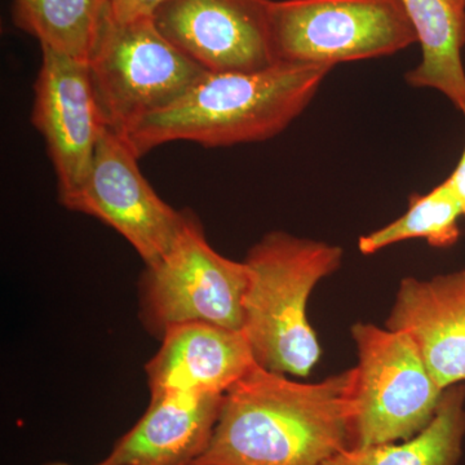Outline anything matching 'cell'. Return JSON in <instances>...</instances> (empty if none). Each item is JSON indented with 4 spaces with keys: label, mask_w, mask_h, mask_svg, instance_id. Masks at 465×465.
<instances>
[{
    "label": "cell",
    "mask_w": 465,
    "mask_h": 465,
    "mask_svg": "<svg viewBox=\"0 0 465 465\" xmlns=\"http://www.w3.org/2000/svg\"><path fill=\"white\" fill-rule=\"evenodd\" d=\"M353 369L317 384L260 365L224 394L206 451L192 465H324L351 448Z\"/></svg>",
    "instance_id": "cell-1"
},
{
    "label": "cell",
    "mask_w": 465,
    "mask_h": 465,
    "mask_svg": "<svg viewBox=\"0 0 465 465\" xmlns=\"http://www.w3.org/2000/svg\"><path fill=\"white\" fill-rule=\"evenodd\" d=\"M331 69L275 64L260 72L206 73L179 100L122 137L139 158L173 142L207 148L265 142L304 112Z\"/></svg>",
    "instance_id": "cell-2"
},
{
    "label": "cell",
    "mask_w": 465,
    "mask_h": 465,
    "mask_svg": "<svg viewBox=\"0 0 465 465\" xmlns=\"http://www.w3.org/2000/svg\"><path fill=\"white\" fill-rule=\"evenodd\" d=\"M341 258V247L284 232H269L250 250L242 331L258 365L282 375L311 372L321 347L308 321L309 296Z\"/></svg>",
    "instance_id": "cell-3"
},
{
    "label": "cell",
    "mask_w": 465,
    "mask_h": 465,
    "mask_svg": "<svg viewBox=\"0 0 465 465\" xmlns=\"http://www.w3.org/2000/svg\"><path fill=\"white\" fill-rule=\"evenodd\" d=\"M358 351L349 394L351 448L411 439L432 421L442 388L407 333L357 323Z\"/></svg>",
    "instance_id": "cell-4"
},
{
    "label": "cell",
    "mask_w": 465,
    "mask_h": 465,
    "mask_svg": "<svg viewBox=\"0 0 465 465\" xmlns=\"http://www.w3.org/2000/svg\"><path fill=\"white\" fill-rule=\"evenodd\" d=\"M87 64L106 128L119 136L179 100L207 73L159 32L153 17L110 16Z\"/></svg>",
    "instance_id": "cell-5"
},
{
    "label": "cell",
    "mask_w": 465,
    "mask_h": 465,
    "mask_svg": "<svg viewBox=\"0 0 465 465\" xmlns=\"http://www.w3.org/2000/svg\"><path fill=\"white\" fill-rule=\"evenodd\" d=\"M271 36L275 63L331 67L418 42L401 0H272Z\"/></svg>",
    "instance_id": "cell-6"
},
{
    "label": "cell",
    "mask_w": 465,
    "mask_h": 465,
    "mask_svg": "<svg viewBox=\"0 0 465 465\" xmlns=\"http://www.w3.org/2000/svg\"><path fill=\"white\" fill-rule=\"evenodd\" d=\"M250 282L246 262H232L210 246L200 220L188 211L173 249L148 266L142 281L143 320L150 332L174 324L206 322L240 330Z\"/></svg>",
    "instance_id": "cell-7"
},
{
    "label": "cell",
    "mask_w": 465,
    "mask_h": 465,
    "mask_svg": "<svg viewBox=\"0 0 465 465\" xmlns=\"http://www.w3.org/2000/svg\"><path fill=\"white\" fill-rule=\"evenodd\" d=\"M139 159L124 137L106 128L90 173L61 204L114 229L152 266L173 249L188 211L173 210L159 197L140 171Z\"/></svg>",
    "instance_id": "cell-8"
},
{
    "label": "cell",
    "mask_w": 465,
    "mask_h": 465,
    "mask_svg": "<svg viewBox=\"0 0 465 465\" xmlns=\"http://www.w3.org/2000/svg\"><path fill=\"white\" fill-rule=\"evenodd\" d=\"M272 0H166L153 15L159 32L207 73L275 65Z\"/></svg>",
    "instance_id": "cell-9"
},
{
    "label": "cell",
    "mask_w": 465,
    "mask_h": 465,
    "mask_svg": "<svg viewBox=\"0 0 465 465\" xmlns=\"http://www.w3.org/2000/svg\"><path fill=\"white\" fill-rule=\"evenodd\" d=\"M32 122L54 164L61 203L84 182L106 130L87 63L42 48Z\"/></svg>",
    "instance_id": "cell-10"
},
{
    "label": "cell",
    "mask_w": 465,
    "mask_h": 465,
    "mask_svg": "<svg viewBox=\"0 0 465 465\" xmlns=\"http://www.w3.org/2000/svg\"><path fill=\"white\" fill-rule=\"evenodd\" d=\"M387 329L407 333L443 391L465 384V271L405 278Z\"/></svg>",
    "instance_id": "cell-11"
},
{
    "label": "cell",
    "mask_w": 465,
    "mask_h": 465,
    "mask_svg": "<svg viewBox=\"0 0 465 465\" xmlns=\"http://www.w3.org/2000/svg\"><path fill=\"white\" fill-rule=\"evenodd\" d=\"M146 365L150 393L225 394L258 362L240 330L206 322L174 324Z\"/></svg>",
    "instance_id": "cell-12"
},
{
    "label": "cell",
    "mask_w": 465,
    "mask_h": 465,
    "mask_svg": "<svg viewBox=\"0 0 465 465\" xmlns=\"http://www.w3.org/2000/svg\"><path fill=\"white\" fill-rule=\"evenodd\" d=\"M224 394L152 393L145 414L106 458L113 465H192L213 439Z\"/></svg>",
    "instance_id": "cell-13"
},
{
    "label": "cell",
    "mask_w": 465,
    "mask_h": 465,
    "mask_svg": "<svg viewBox=\"0 0 465 465\" xmlns=\"http://www.w3.org/2000/svg\"><path fill=\"white\" fill-rule=\"evenodd\" d=\"M421 47V61L407 73L412 87L433 88L465 116V7L458 0H401Z\"/></svg>",
    "instance_id": "cell-14"
},
{
    "label": "cell",
    "mask_w": 465,
    "mask_h": 465,
    "mask_svg": "<svg viewBox=\"0 0 465 465\" xmlns=\"http://www.w3.org/2000/svg\"><path fill=\"white\" fill-rule=\"evenodd\" d=\"M465 384L443 391L436 415L402 442L349 448L324 465H458L465 437Z\"/></svg>",
    "instance_id": "cell-15"
},
{
    "label": "cell",
    "mask_w": 465,
    "mask_h": 465,
    "mask_svg": "<svg viewBox=\"0 0 465 465\" xmlns=\"http://www.w3.org/2000/svg\"><path fill=\"white\" fill-rule=\"evenodd\" d=\"M110 17L109 0H14V21L45 50L87 63Z\"/></svg>",
    "instance_id": "cell-16"
},
{
    "label": "cell",
    "mask_w": 465,
    "mask_h": 465,
    "mask_svg": "<svg viewBox=\"0 0 465 465\" xmlns=\"http://www.w3.org/2000/svg\"><path fill=\"white\" fill-rule=\"evenodd\" d=\"M463 215L449 183L443 182L424 195H412L409 210L390 225L358 241L365 255L378 252L391 244L423 238L430 246L448 249L460 237L458 220Z\"/></svg>",
    "instance_id": "cell-17"
},
{
    "label": "cell",
    "mask_w": 465,
    "mask_h": 465,
    "mask_svg": "<svg viewBox=\"0 0 465 465\" xmlns=\"http://www.w3.org/2000/svg\"><path fill=\"white\" fill-rule=\"evenodd\" d=\"M166 0H109L110 16L115 20L153 17Z\"/></svg>",
    "instance_id": "cell-18"
},
{
    "label": "cell",
    "mask_w": 465,
    "mask_h": 465,
    "mask_svg": "<svg viewBox=\"0 0 465 465\" xmlns=\"http://www.w3.org/2000/svg\"><path fill=\"white\" fill-rule=\"evenodd\" d=\"M449 183L450 188L454 193L457 198L459 206L461 208V213L465 216V146L463 153H461L460 159H459L457 167L452 171L451 174L446 179Z\"/></svg>",
    "instance_id": "cell-19"
},
{
    "label": "cell",
    "mask_w": 465,
    "mask_h": 465,
    "mask_svg": "<svg viewBox=\"0 0 465 465\" xmlns=\"http://www.w3.org/2000/svg\"><path fill=\"white\" fill-rule=\"evenodd\" d=\"M45 465H72V464L63 463V461H54V463H47ZM94 465H113V464L110 463V461L106 460V459H104V460L101 461V463L94 464Z\"/></svg>",
    "instance_id": "cell-20"
},
{
    "label": "cell",
    "mask_w": 465,
    "mask_h": 465,
    "mask_svg": "<svg viewBox=\"0 0 465 465\" xmlns=\"http://www.w3.org/2000/svg\"><path fill=\"white\" fill-rule=\"evenodd\" d=\"M458 2H459V3H461V5H464V7H465V0H458Z\"/></svg>",
    "instance_id": "cell-21"
}]
</instances>
